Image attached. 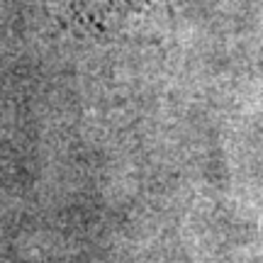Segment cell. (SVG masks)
Listing matches in <instances>:
<instances>
[]
</instances>
